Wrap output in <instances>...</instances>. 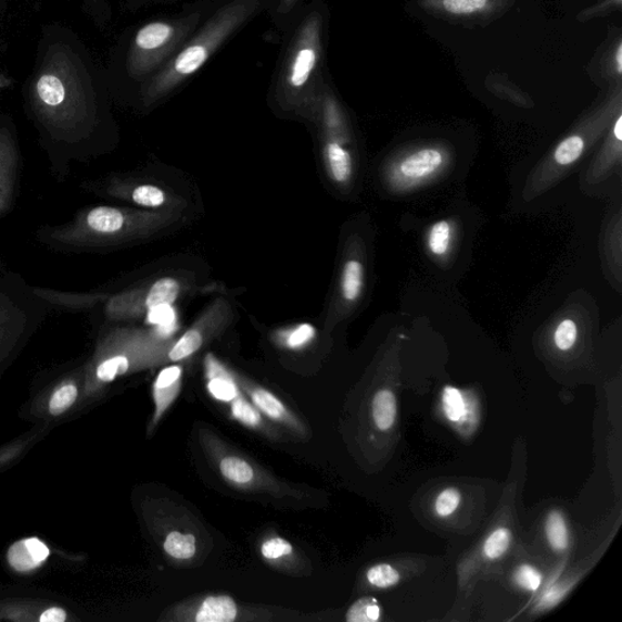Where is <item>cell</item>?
<instances>
[{
  "label": "cell",
  "instance_id": "19",
  "mask_svg": "<svg viewBox=\"0 0 622 622\" xmlns=\"http://www.w3.org/2000/svg\"><path fill=\"white\" fill-rule=\"evenodd\" d=\"M163 549L166 554L178 560H187L196 555V537L192 534L172 532L167 535Z\"/></svg>",
  "mask_w": 622,
  "mask_h": 622
},
{
  "label": "cell",
  "instance_id": "10",
  "mask_svg": "<svg viewBox=\"0 0 622 622\" xmlns=\"http://www.w3.org/2000/svg\"><path fill=\"white\" fill-rule=\"evenodd\" d=\"M239 617V607L230 596H210L201 601L192 615L182 620L195 622H232Z\"/></svg>",
  "mask_w": 622,
  "mask_h": 622
},
{
  "label": "cell",
  "instance_id": "32",
  "mask_svg": "<svg viewBox=\"0 0 622 622\" xmlns=\"http://www.w3.org/2000/svg\"><path fill=\"white\" fill-rule=\"evenodd\" d=\"M316 331L309 323H304L285 334L282 344L289 350H302L315 338Z\"/></svg>",
  "mask_w": 622,
  "mask_h": 622
},
{
  "label": "cell",
  "instance_id": "26",
  "mask_svg": "<svg viewBox=\"0 0 622 622\" xmlns=\"http://www.w3.org/2000/svg\"><path fill=\"white\" fill-rule=\"evenodd\" d=\"M366 579L377 588H390L401 581L399 571L390 564H377L367 570Z\"/></svg>",
  "mask_w": 622,
  "mask_h": 622
},
{
  "label": "cell",
  "instance_id": "14",
  "mask_svg": "<svg viewBox=\"0 0 622 622\" xmlns=\"http://www.w3.org/2000/svg\"><path fill=\"white\" fill-rule=\"evenodd\" d=\"M396 397L390 390L377 392L372 401L373 421L381 431H389L396 420Z\"/></svg>",
  "mask_w": 622,
  "mask_h": 622
},
{
  "label": "cell",
  "instance_id": "5",
  "mask_svg": "<svg viewBox=\"0 0 622 622\" xmlns=\"http://www.w3.org/2000/svg\"><path fill=\"white\" fill-rule=\"evenodd\" d=\"M233 375L240 390L250 397V402L257 407L263 416L268 417L274 422L289 427L295 433L305 434V428L299 417H295L277 395L264 390L263 386L251 383L238 373L233 372Z\"/></svg>",
  "mask_w": 622,
  "mask_h": 622
},
{
  "label": "cell",
  "instance_id": "8",
  "mask_svg": "<svg viewBox=\"0 0 622 622\" xmlns=\"http://www.w3.org/2000/svg\"><path fill=\"white\" fill-rule=\"evenodd\" d=\"M220 474L228 483L241 488L258 491L261 486L267 488L268 479L263 478L258 469L240 456L224 455L218 461Z\"/></svg>",
  "mask_w": 622,
  "mask_h": 622
},
{
  "label": "cell",
  "instance_id": "40",
  "mask_svg": "<svg viewBox=\"0 0 622 622\" xmlns=\"http://www.w3.org/2000/svg\"><path fill=\"white\" fill-rule=\"evenodd\" d=\"M621 54H622V48L620 47L619 50H618V55H617L618 73H619V74H621V69H622V64H621L622 55H621Z\"/></svg>",
  "mask_w": 622,
  "mask_h": 622
},
{
  "label": "cell",
  "instance_id": "7",
  "mask_svg": "<svg viewBox=\"0 0 622 622\" xmlns=\"http://www.w3.org/2000/svg\"><path fill=\"white\" fill-rule=\"evenodd\" d=\"M205 371L207 391L214 401L230 404L242 393L233 372L229 371L212 354L206 356Z\"/></svg>",
  "mask_w": 622,
  "mask_h": 622
},
{
  "label": "cell",
  "instance_id": "28",
  "mask_svg": "<svg viewBox=\"0 0 622 622\" xmlns=\"http://www.w3.org/2000/svg\"><path fill=\"white\" fill-rule=\"evenodd\" d=\"M78 390L75 384H65L61 386L53 395L50 397L49 411L53 416H59L64 414L73 406L77 399Z\"/></svg>",
  "mask_w": 622,
  "mask_h": 622
},
{
  "label": "cell",
  "instance_id": "34",
  "mask_svg": "<svg viewBox=\"0 0 622 622\" xmlns=\"http://www.w3.org/2000/svg\"><path fill=\"white\" fill-rule=\"evenodd\" d=\"M515 580L518 586L534 593L542 586L543 575L536 568L524 564L517 569Z\"/></svg>",
  "mask_w": 622,
  "mask_h": 622
},
{
  "label": "cell",
  "instance_id": "25",
  "mask_svg": "<svg viewBox=\"0 0 622 622\" xmlns=\"http://www.w3.org/2000/svg\"><path fill=\"white\" fill-rule=\"evenodd\" d=\"M130 370V359L126 355H116L101 363L97 369V377L101 382L110 383L117 377Z\"/></svg>",
  "mask_w": 622,
  "mask_h": 622
},
{
  "label": "cell",
  "instance_id": "20",
  "mask_svg": "<svg viewBox=\"0 0 622 622\" xmlns=\"http://www.w3.org/2000/svg\"><path fill=\"white\" fill-rule=\"evenodd\" d=\"M202 344L203 334L198 329H191L183 333L178 342L172 344L167 359L172 363L186 360L199 352Z\"/></svg>",
  "mask_w": 622,
  "mask_h": 622
},
{
  "label": "cell",
  "instance_id": "18",
  "mask_svg": "<svg viewBox=\"0 0 622 622\" xmlns=\"http://www.w3.org/2000/svg\"><path fill=\"white\" fill-rule=\"evenodd\" d=\"M88 226L98 232H117L125 226V217L116 208L98 207L88 214Z\"/></svg>",
  "mask_w": 622,
  "mask_h": 622
},
{
  "label": "cell",
  "instance_id": "39",
  "mask_svg": "<svg viewBox=\"0 0 622 622\" xmlns=\"http://www.w3.org/2000/svg\"><path fill=\"white\" fill-rule=\"evenodd\" d=\"M614 136L620 142L622 140V118L619 117L614 127Z\"/></svg>",
  "mask_w": 622,
  "mask_h": 622
},
{
  "label": "cell",
  "instance_id": "11",
  "mask_svg": "<svg viewBox=\"0 0 622 622\" xmlns=\"http://www.w3.org/2000/svg\"><path fill=\"white\" fill-rule=\"evenodd\" d=\"M305 5V0H264V13H267L274 26L284 34Z\"/></svg>",
  "mask_w": 622,
  "mask_h": 622
},
{
  "label": "cell",
  "instance_id": "6",
  "mask_svg": "<svg viewBox=\"0 0 622 622\" xmlns=\"http://www.w3.org/2000/svg\"><path fill=\"white\" fill-rule=\"evenodd\" d=\"M181 379L182 367L179 365L168 366L157 375L154 390H152V396H154L155 402L152 428L158 424L163 415H165L170 405L176 402L181 389Z\"/></svg>",
  "mask_w": 622,
  "mask_h": 622
},
{
  "label": "cell",
  "instance_id": "15",
  "mask_svg": "<svg viewBox=\"0 0 622 622\" xmlns=\"http://www.w3.org/2000/svg\"><path fill=\"white\" fill-rule=\"evenodd\" d=\"M454 229L448 220H440L427 231V249L435 257H444L450 251Z\"/></svg>",
  "mask_w": 622,
  "mask_h": 622
},
{
  "label": "cell",
  "instance_id": "4",
  "mask_svg": "<svg viewBox=\"0 0 622 622\" xmlns=\"http://www.w3.org/2000/svg\"><path fill=\"white\" fill-rule=\"evenodd\" d=\"M448 157L436 148H426L412 152L394 163L389 172L391 187L397 191H407L422 186L446 167Z\"/></svg>",
  "mask_w": 622,
  "mask_h": 622
},
{
  "label": "cell",
  "instance_id": "12",
  "mask_svg": "<svg viewBox=\"0 0 622 622\" xmlns=\"http://www.w3.org/2000/svg\"><path fill=\"white\" fill-rule=\"evenodd\" d=\"M230 416L232 420L251 428V430H256L267 435L272 434L269 426L264 422L261 411L247 399L243 392L230 403Z\"/></svg>",
  "mask_w": 622,
  "mask_h": 622
},
{
  "label": "cell",
  "instance_id": "17",
  "mask_svg": "<svg viewBox=\"0 0 622 622\" xmlns=\"http://www.w3.org/2000/svg\"><path fill=\"white\" fill-rule=\"evenodd\" d=\"M180 292V283L173 278H163L152 284L147 297V307L156 309L169 307L176 302Z\"/></svg>",
  "mask_w": 622,
  "mask_h": 622
},
{
  "label": "cell",
  "instance_id": "29",
  "mask_svg": "<svg viewBox=\"0 0 622 622\" xmlns=\"http://www.w3.org/2000/svg\"><path fill=\"white\" fill-rule=\"evenodd\" d=\"M261 554L269 562H277V560L292 556L293 546L288 540L279 536L271 537L263 543Z\"/></svg>",
  "mask_w": 622,
  "mask_h": 622
},
{
  "label": "cell",
  "instance_id": "24",
  "mask_svg": "<svg viewBox=\"0 0 622 622\" xmlns=\"http://www.w3.org/2000/svg\"><path fill=\"white\" fill-rule=\"evenodd\" d=\"M512 532L508 528L502 526L495 530L486 538L483 553L487 559L495 560L502 558L511 545Z\"/></svg>",
  "mask_w": 622,
  "mask_h": 622
},
{
  "label": "cell",
  "instance_id": "23",
  "mask_svg": "<svg viewBox=\"0 0 622 622\" xmlns=\"http://www.w3.org/2000/svg\"><path fill=\"white\" fill-rule=\"evenodd\" d=\"M584 150L585 140L579 136H571L556 148L554 158L557 165L567 167L583 156Z\"/></svg>",
  "mask_w": 622,
  "mask_h": 622
},
{
  "label": "cell",
  "instance_id": "30",
  "mask_svg": "<svg viewBox=\"0 0 622 622\" xmlns=\"http://www.w3.org/2000/svg\"><path fill=\"white\" fill-rule=\"evenodd\" d=\"M554 341L559 351L568 352L577 341V325L574 320L560 321L555 331Z\"/></svg>",
  "mask_w": 622,
  "mask_h": 622
},
{
  "label": "cell",
  "instance_id": "16",
  "mask_svg": "<svg viewBox=\"0 0 622 622\" xmlns=\"http://www.w3.org/2000/svg\"><path fill=\"white\" fill-rule=\"evenodd\" d=\"M342 294L346 302L358 301L364 288V265L358 259L344 264L342 272Z\"/></svg>",
  "mask_w": 622,
  "mask_h": 622
},
{
  "label": "cell",
  "instance_id": "33",
  "mask_svg": "<svg viewBox=\"0 0 622 622\" xmlns=\"http://www.w3.org/2000/svg\"><path fill=\"white\" fill-rule=\"evenodd\" d=\"M461 503V494L455 487H448L437 496L435 512L445 518L452 516Z\"/></svg>",
  "mask_w": 622,
  "mask_h": 622
},
{
  "label": "cell",
  "instance_id": "31",
  "mask_svg": "<svg viewBox=\"0 0 622 622\" xmlns=\"http://www.w3.org/2000/svg\"><path fill=\"white\" fill-rule=\"evenodd\" d=\"M132 201L140 206L157 208L166 201L165 192L154 186H141L132 191Z\"/></svg>",
  "mask_w": 622,
  "mask_h": 622
},
{
  "label": "cell",
  "instance_id": "13",
  "mask_svg": "<svg viewBox=\"0 0 622 622\" xmlns=\"http://www.w3.org/2000/svg\"><path fill=\"white\" fill-rule=\"evenodd\" d=\"M325 154L328 156L332 178L341 183L348 181L353 175L351 152L345 150L338 140L331 138L326 142Z\"/></svg>",
  "mask_w": 622,
  "mask_h": 622
},
{
  "label": "cell",
  "instance_id": "35",
  "mask_svg": "<svg viewBox=\"0 0 622 622\" xmlns=\"http://www.w3.org/2000/svg\"><path fill=\"white\" fill-rule=\"evenodd\" d=\"M488 0H443V5L452 14H472L486 8Z\"/></svg>",
  "mask_w": 622,
  "mask_h": 622
},
{
  "label": "cell",
  "instance_id": "2",
  "mask_svg": "<svg viewBox=\"0 0 622 622\" xmlns=\"http://www.w3.org/2000/svg\"><path fill=\"white\" fill-rule=\"evenodd\" d=\"M220 2L198 0L187 3L176 13L149 18L130 29L115 59L118 84L131 88L138 97Z\"/></svg>",
  "mask_w": 622,
  "mask_h": 622
},
{
  "label": "cell",
  "instance_id": "21",
  "mask_svg": "<svg viewBox=\"0 0 622 622\" xmlns=\"http://www.w3.org/2000/svg\"><path fill=\"white\" fill-rule=\"evenodd\" d=\"M546 534L550 547L558 553L567 549L569 545V532L566 520L560 512H550L546 520Z\"/></svg>",
  "mask_w": 622,
  "mask_h": 622
},
{
  "label": "cell",
  "instance_id": "22",
  "mask_svg": "<svg viewBox=\"0 0 622 622\" xmlns=\"http://www.w3.org/2000/svg\"><path fill=\"white\" fill-rule=\"evenodd\" d=\"M382 608L375 598L365 597L356 600L346 613L348 622H377L381 620Z\"/></svg>",
  "mask_w": 622,
  "mask_h": 622
},
{
  "label": "cell",
  "instance_id": "3",
  "mask_svg": "<svg viewBox=\"0 0 622 622\" xmlns=\"http://www.w3.org/2000/svg\"><path fill=\"white\" fill-rule=\"evenodd\" d=\"M264 13V0H221L161 73L141 89L144 107H154L189 84L229 40Z\"/></svg>",
  "mask_w": 622,
  "mask_h": 622
},
{
  "label": "cell",
  "instance_id": "37",
  "mask_svg": "<svg viewBox=\"0 0 622 622\" xmlns=\"http://www.w3.org/2000/svg\"><path fill=\"white\" fill-rule=\"evenodd\" d=\"M177 0H127V8L129 12L136 13L140 9L151 5H163L175 3Z\"/></svg>",
  "mask_w": 622,
  "mask_h": 622
},
{
  "label": "cell",
  "instance_id": "38",
  "mask_svg": "<svg viewBox=\"0 0 622 622\" xmlns=\"http://www.w3.org/2000/svg\"><path fill=\"white\" fill-rule=\"evenodd\" d=\"M67 620V614L64 609L61 608H50L40 615V622H64Z\"/></svg>",
  "mask_w": 622,
  "mask_h": 622
},
{
  "label": "cell",
  "instance_id": "27",
  "mask_svg": "<svg viewBox=\"0 0 622 622\" xmlns=\"http://www.w3.org/2000/svg\"><path fill=\"white\" fill-rule=\"evenodd\" d=\"M443 406L446 417L453 422L462 420L466 415L464 395L460 391L454 389V386H445L443 393Z\"/></svg>",
  "mask_w": 622,
  "mask_h": 622
},
{
  "label": "cell",
  "instance_id": "1",
  "mask_svg": "<svg viewBox=\"0 0 622 622\" xmlns=\"http://www.w3.org/2000/svg\"><path fill=\"white\" fill-rule=\"evenodd\" d=\"M329 9L313 0L283 34V45L271 78V105L284 115L312 119L326 79Z\"/></svg>",
  "mask_w": 622,
  "mask_h": 622
},
{
  "label": "cell",
  "instance_id": "36",
  "mask_svg": "<svg viewBox=\"0 0 622 622\" xmlns=\"http://www.w3.org/2000/svg\"><path fill=\"white\" fill-rule=\"evenodd\" d=\"M90 10H93L96 17L100 23H107L110 20V8L107 0H87Z\"/></svg>",
  "mask_w": 622,
  "mask_h": 622
},
{
  "label": "cell",
  "instance_id": "9",
  "mask_svg": "<svg viewBox=\"0 0 622 622\" xmlns=\"http://www.w3.org/2000/svg\"><path fill=\"white\" fill-rule=\"evenodd\" d=\"M49 557V547L37 537L22 540L8 550V562L18 573H28L39 568Z\"/></svg>",
  "mask_w": 622,
  "mask_h": 622
}]
</instances>
